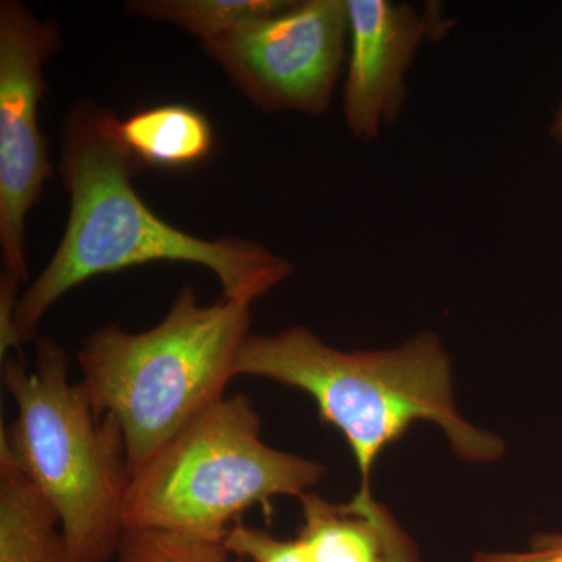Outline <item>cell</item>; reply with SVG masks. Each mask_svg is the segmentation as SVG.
<instances>
[{"label":"cell","instance_id":"1","mask_svg":"<svg viewBox=\"0 0 562 562\" xmlns=\"http://www.w3.org/2000/svg\"><path fill=\"white\" fill-rule=\"evenodd\" d=\"M116 124L113 111L91 101L77 103L65 120L60 171L68 225L54 257L18 301L13 333L20 349L63 295L103 273L190 262L216 276L222 297L254 305L294 272L286 258L260 243L209 241L158 217L133 187L143 165L121 143Z\"/></svg>","mask_w":562,"mask_h":562},{"label":"cell","instance_id":"2","mask_svg":"<svg viewBox=\"0 0 562 562\" xmlns=\"http://www.w3.org/2000/svg\"><path fill=\"white\" fill-rule=\"evenodd\" d=\"M236 373L306 392L325 424L349 442L362 494H372L373 465L416 422L438 425L454 453L491 462L505 443L469 424L453 401L452 362L431 331L386 350L342 351L305 327L254 335L244 342Z\"/></svg>","mask_w":562,"mask_h":562},{"label":"cell","instance_id":"3","mask_svg":"<svg viewBox=\"0 0 562 562\" xmlns=\"http://www.w3.org/2000/svg\"><path fill=\"white\" fill-rule=\"evenodd\" d=\"M251 305H202L181 288L160 324L128 333L110 324L83 339L80 386L99 416L116 422L131 473L225 397L250 335Z\"/></svg>","mask_w":562,"mask_h":562},{"label":"cell","instance_id":"4","mask_svg":"<svg viewBox=\"0 0 562 562\" xmlns=\"http://www.w3.org/2000/svg\"><path fill=\"white\" fill-rule=\"evenodd\" d=\"M3 383L16 417L2 425L0 449L57 513L70 562H110L132 480L120 427L70 382L68 357L49 338L36 344L33 369L5 358Z\"/></svg>","mask_w":562,"mask_h":562},{"label":"cell","instance_id":"5","mask_svg":"<svg viewBox=\"0 0 562 562\" xmlns=\"http://www.w3.org/2000/svg\"><path fill=\"white\" fill-rule=\"evenodd\" d=\"M321 462L262 441L261 419L243 394L211 405L133 473L125 530H166L224 543L254 506L301 498L324 479Z\"/></svg>","mask_w":562,"mask_h":562},{"label":"cell","instance_id":"6","mask_svg":"<svg viewBox=\"0 0 562 562\" xmlns=\"http://www.w3.org/2000/svg\"><path fill=\"white\" fill-rule=\"evenodd\" d=\"M349 29L347 0H302L202 46L257 109L319 117L346 66Z\"/></svg>","mask_w":562,"mask_h":562},{"label":"cell","instance_id":"7","mask_svg":"<svg viewBox=\"0 0 562 562\" xmlns=\"http://www.w3.org/2000/svg\"><path fill=\"white\" fill-rule=\"evenodd\" d=\"M54 20L18 0L0 3V249L3 272L27 281L25 221L54 168L40 131L44 65L61 46Z\"/></svg>","mask_w":562,"mask_h":562},{"label":"cell","instance_id":"8","mask_svg":"<svg viewBox=\"0 0 562 562\" xmlns=\"http://www.w3.org/2000/svg\"><path fill=\"white\" fill-rule=\"evenodd\" d=\"M349 55L344 122L355 139L372 143L401 117L406 80L424 41L446 35L439 9L391 0H347Z\"/></svg>","mask_w":562,"mask_h":562},{"label":"cell","instance_id":"9","mask_svg":"<svg viewBox=\"0 0 562 562\" xmlns=\"http://www.w3.org/2000/svg\"><path fill=\"white\" fill-rule=\"evenodd\" d=\"M303 525L299 539L314 562H419L416 547L372 494L335 505L314 492L299 498Z\"/></svg>","mask_w":562,"mask_h":562},{"label":"cell","instance_id":"10","mask_svg":"<svg viewBox=\"0 0 562 562\" xmlns=\"http://www.w3.org/2000/svg\"><path fill=\"white\" fill-rule=\"evenodd\" d=\"M0 562H70L57 513L2 449Z\"/></svg>","mask_w":562,"mask_h":562},{"label":"cell","instance_id":"11","mask_svg":"<svg viewBox=\"0 0 562 562\" xmlns=\"http://www.w3.org/2000/svg\"><path fill=\"white\" fill-rule=\"evenodd\" d=\"M116 133L140 165L166 169L198 165L209 157L214 144L210 121L201 111L179 103L151 106L117 120Z\"/></svg>","mask_w":562,"mask_h":562},{"label":"cell","instance_id":"12","mask_svg":"<svg viewBox=\"0 0 562 562\" xmlns=\"http://www.w3.org/2000/svg\"><path fill=\"white\" fill-rule=\"evenodd\" d=\"M291 0H133L127 10L136 16L169 22L211 43L251 22L286 9Z\"/></svg>","mask_w":562,"mask_h":562},{"label":"cell","instance_id":"13","mask_svg":"<svg viewBox=\"0 0 562 562\" xmlns=\"http://www.w3.org/2000/svg\"><path fill=\"white\" fill-rule=\"evenodd\" d=\"M117 562H232L222 542L166 530H125Z\"/></svg>","mask_w":562,"mask_h":562},{"label":"cell","instance_id":"14","mask_svg":"<svg viewBox=\"0 0 562 562\" xmlns=\"http://www.w3.org/2000/svg\"><path fill=\"white\" fill-rule=\"evenodd\" d=\"M236 560L249 562H314L301 539L281 541L269 532L241 522L233 525L224 539Z\"/></svg>","mask_w":562,"mask_h":562},{"label":"cell","instance_id":"15","mask_svg":"<svg viewBox=\"0 0 562 562\" xmlns=\"http://www.w3.org/2000/svg\"><path fill=\"white\" fill-rule=\"evenodd\" d=\"M475 562H562V535L538 536L524 552L480 553Z\"/></svg>","mask_w":562,"mask_h":562},{"label":"cell","instance_id":"16","mask_svg":"<svg viewBox=\"0 0 562 562\" xmlns=\"http://www.w3.org/2000/svg\"><path fill=\"white\" fill-rule=\"evenodd\" d=\"M550 135L553 136L557 143L562 144V102L554 111L552 124H550Z\"/></svg>","mask_w":562,"mask_h":562},{"label":"cell","instance_id":"17","mask_svg":"<svg viewBox=\"0 0 562 562\" xmlns=\"http://www.w3.org/2000/svg\"><path fill=\"white\" fill-rule=\"evenodd\" d=\"M235 562H246V561H241V560H236Z\"/></svg>","mask_w":562,"mask_h":562}]
</instances>
